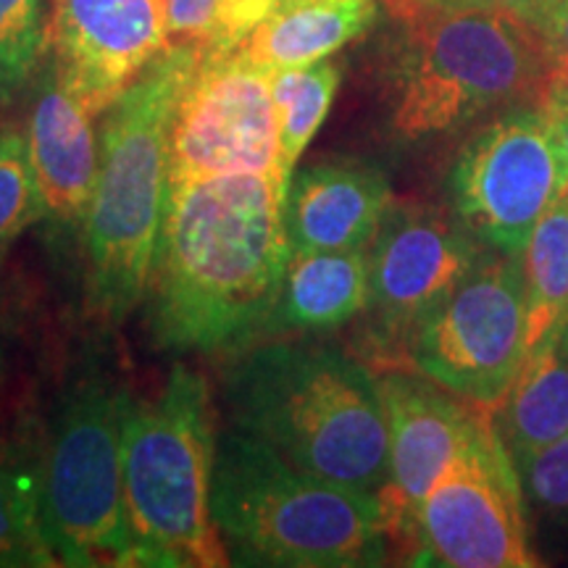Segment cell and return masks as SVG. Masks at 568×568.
<instances>
[{
    "instance_id": "1",
    "label": "cell",
    "mask_w": 568,
    "mask_h": 568,
    "mask_svg": "<svg viewBox=\"0 0 568 568\" xmlns=\"http://www.w3.org/2000/svg\"><path fill=\"white\" fill-rule=\"evenodd\" d=\"M282 201L280 180L261 174L169 187L142 297L153 347L219 353L261 337L290 258Z\"/></svg>"
},
{
    "instance_id": "2",
    "label": "cell",
    "mask_w": 568,
    "mask_h": 568,
    "mask_svg": "<svg viewBox=\"0 0 568 568\" xmlns=\"http://www.w3.org/2000/svg\"><path fill=\"white\" fill-rule=\"evenodd\" d=\"M226 408L303 471L379 495L387 479V414L379 379L345 351L280 337L234 361Z\"/></svg>"
},
{
    "instance_id": "3",
    "label": "cell",
    "mask_w": 568,
    "mask_h": 568,
    "mask_svg": "<svg viewBox=\"0 0 568 568\" xmlns=\"http://www.w3.org/2000/svg\"><path fill=\"white\" fill-rule=\"evenodd\" d=\"M395 27L389 130L416 142L497 109L537 105L548 88V42L514 13L464 0H379Z\"/></svg>"
},
{
    "instance_id": "4",
    "label": "cell",
    "mask_w": 568,
    "mask_h": 568,
    "mask_svg": "<svg viewBox=\"0 0 568 568\" xmlns=\"http://www.w3.org/2000/svg\"><path fill=\"white\" fill-rule=\"evenodd\" d=\"M203 48L172 45L105 111L101 169L84 219V308L122 326L148 290L169 195V132Z\"/></svg>"
},
{
    "instance_id": "5",
    "label": "cell",
    "mask_w": 568,
    "mask_h": 568,
    "mask_svg": "<svg viewBox=\"0 0 568 568\" xmlns=\"http://www.w3.org/2000/svg\"><path fill=\"white\" fill-rule=\"evenodd\" d=\"M211 516L237 564L353 568L389 552L379 495L314 477L237 426L216 443Z\"/></svg>"
},
{
    "instance_id": "6",
    "label": "cell",
    "mask_w": 568,
    "mask_h": 568,
    "mask_svg": "<svg viewBox=\"0 0 568 568\" xmlns=\"http://www.w3.org/2000/svg\"><path fill=\"white\" fill-rule=\"evenodd\" d=\"M216 418L209 382L176 366L159 393L130 397L124 418V508L140 566L232 564L211 516Z\"/></svg>"
},
{
    "instance_id": "7",
    "label": "cell",
    "mask_w": 568,
    "mask_h": 568,
    "mask_svg": "<svg viewBox=\"0 0 568 568\" xmlns=\"http://www.w3.org/2000/svg\"><path fill=\"white\" fill-rule=\"evenodd\" d=\"M132 393L88 361L55 403L38 460L40 527L59 566H140L124 508Z\"/></svg>"
},
{
    "instance_id": "8",
    "label": "cell",
    "mask_w": 568,
    "mask_h": 568,
    "mask_svg": "<svg viewBox=\"0 0 568 568\" xmlns=\"http://www.w3.org/2000/svg\"><path fill=\"white\" fill-rule=\"evenodd\" d=\"M521 255L487 247L458 287L410 332L403 361L477 406L497 408L529 353Z\"/></svg>"
},
{
    "instance_id": "9",
    "label": "cell",
    "mask_w": 568,
    "mask_h": 568,
    "mask_svg": "<svg viewBox=\"0 0 568 568\" xmlns=\"http://www.w3.org/2000/svg\"><path fill=\"white\" fill-rule=\"evenodd\" d=\"M497 408L485 406L477 429L418 506L403 558L443 568H535L524 521V487Z\"/></svg>"
},
{
    "instance_id": "10",
    "label": "cell",
    "mask_w": 568,
    "mask_h": 568,
    "mask_svg": "<svg viewBox=\"0 0 568 568\" xmlns=\"http://www.w3.org/2000/svg\"><path fill=\"white\" fill-rule=\"evenodd\" d=\"M274 74L243 42L209 48L184 82L169 132V187L226 174L280 180V113Z\"/></svg>"
},
{
    "instance_id": "11",
    "label": "cell",
    "mask_w": 568,
    "mask_h": 568,
    "mask_svg": "<svg viewBox=\"0 0 568 568\" xmlns=\"http://www.w3.org/2000/svg\"><path fill=\"white\" fill-rule=\"evenodd\" d=\"M568 184V163L537 105H516L460 148L447 176L456 216L493 251L521 255Z\"/></svg>"
},
{
    "instance_id": "12",
    "label": "cell",
    "mask_w": 568,
    "mask_h": 568,
    "mask_svg": "<svg viewBox=\"0 0 568 568\" xmlns=\"http://www.w3.org/2000/svg\"><path fill=\"white\" fill-rule=\"evenodd\" d=\"M481 245L456 211L424 203L389 205L368 245V314L374 339L387 358L403 355L406 339L458 282L477 266Z\"/></svg>"
},
{
    "instance_id": "13",
    "label": "cell",
    "mask_w": 568,
    "mask_h": 568,
    "mask_svg": "<svg viewBox=\"0 0 568 568\" xmlns=\"http://www.w3.org/2000/svg\"><path fill=\"white\" fill-rule=\"evenodd\" d=\"M48 48L61 88L101 116L172 48L163 0H55Z\"/></svg>"
},
{
    "instance_id": "14",
    "label": "cell",
    "mask_w": 568,
    "mask_h": 568,
    "mask_svg": "<svg viewBox=\"0 0 568 568\" xmlns=\"http://www.w3.org/2000/svg\"><path fill=\"white\" fill-rule=\"evenodd\" d=\"M379 387L387 414V479L379 500L389 545L403 556L418 506L471 439L485 406L422 374L393 372Z\"/></svg>"
},
{
    "instance_id": "15",
    "label": "cell",
    "mask_w": 568,
    "mask_h": 568,
    "mask_svg": "<svg viewBox=\"0 0 568 568\" xmlns=\"http://www.w3.org/2000/svg\"><path fill=\"white\" fill-rule=\"evenodd\" d=\"M393 205L387 176L355 161L295 169L282 201L290 251H364Z\"/></svg>"
},
{
    "instance_id": "16",
    "label": "cell",
    "mask_w": 568,
    "mask_h": 568,
    "mask_svg": "<svg viewBox=\"0 0 568 568\" xmlns=\"http://www.w3.org/2000/svg\"><path fill=\"white\" fill-rule=\"evenodd\" d=\"M24 138L45 216L82 226L101 169V140L92 113L61 88L53 71L42 84Z\"/></svg>"
},
{
    "instance_id": "17",
    "label": "cell",
    "mask_w": 568,
    "mask_h": 568,
    "mask_svg": "<svg viewBox=\"0 0 568 568\" xmlns=\"http://www.w3.org/2000/svg\"><path fill=\"white\" fill-rule=\"evenodd\" d=\"M368 247L290 251L282 287L258 339L318 335L368 308Z\"/></svg>"
},
{
    "instance_id": "18",
    "label": "cell",
    "mask_w": 568,
    "mask_h": 568,
    "mask_svg": "<svg viewBox=\"0 0 568 568\" xmlns=\"http://www.w3.org/2000/svg\"><path fill=\"white\" fill-rule=\"evenodd\" d=\"M379 0H280L243 40L261 69H303L337 53L374 24Z\"/></svg>"
},
{
    "instance_id": "19",
    "label": "cell",
    "mask_w": 568,
    "mask_h": 568,
    "mask_svg": "<svg viewBox=\"0 0 568 568\" xmlns=\"http://www.w3.org/2000/svg\"><path fill=\"white\" fill-rule=\"evenodd\" d=\"M497 408V429L514 464L568 435V316L529 347Z\"/></svg>"
},
{
    "instance_id": "20",
    "label": "cell",
    "mask_w": 568,
    "mask_h": 568,
    "mask_svg": "<svg viewBox=\"0 0 568 568\" xmlns=\"http://www.w3.org/2000/svg\"><path fill=\"white\" fill-rule=\"evenodd\" d=\"M529 347L568 316V184L542 213L521 251Z\"/></svg>"
},
{
    "instance_id": "21",
    "label": "cell",
    "mask_w": 568,
    "mask_h": 568,
    "mask_svg": "<svg viewBox=\"0 0 568 568\" xmlns=\"http://www.w3.org/2000/svg\"><path fill=\"white\" fill-rule=\"evenodd\" d=\"M272 88L280 113V169L287 190V180L297 169V161L329 116L339 88V67L324 59L303 69L276 71Z\"/></svg>"
},
{
    "instance_id": "22",
    "label": "cell",
    "mask_w": 568,
    "mask_h": 568,
    "mask_svg": "<svg viewBox=\"0 0 568 568\" xmlns=\"http://www.w3.org/2000/svg\"><path fill=\"white\" fill-rule=\"evenodd\" d=\"M53 566L40 527L38 468L30 474L0 447V566Z\"/></svg>"
},
{
    "instance_id": "23",
    "label": "cell",
    "mask_w": 568,
    "mask_h": 568,
    "mask_svg": "<svg viewBox=\"0 0 568 568\" xmlns=\"http://www.w3.org/2000/svg\"><path fill=\"white\" fill-rule=\"evenodd\" d=\"M280 0H163L169 45H240Z\"/></svg>"
},
{
    "instance_id": "24",
    "label": "cell",
    "mask_w": 568,
    "mask_h": 568,
    "mask_svg": "<svg viewBox=\"0 0 568 568\" xmlns=\"http://www.w3.org/2000/svg\"><path fill=\"white\" fill-rule=\"evenodd\" d=\"M45 45L42 0H0V101L30 80Z\"/></svg>"
},
{
    "instance_id": "25",
    "label": "cell",
    "mask_w": 568,
    "mask_h": 568,
    "mask_svg": "<svg viewBox=\"0 0 568 568\" xmlns=\"http://www.w3.org/2000/svg\"><path fill=\"white\" fill-rule=\"evenodd\" d=\"M45 216L34 184L27 138L17 130L0 132V253L27 226Z\"/></svg>"
},
{
    "instance_id": "26",
    "label": "cell",
    "mask_w": 568,
    "mask_h": 568,
    "mask_svg": "<svg viewBox=\"0 0 568 568\" xmlns=\"http://www.w3.org/2000/svg\"><path fill=\"white\" fill-rule=\"evenodd\" d=\"M521 487L539 506L566 514L568 510V435L542 447L535 456L516 464Z\"/></svg>"
},
{
    "instance_id": "27",
    "label": "cell",
    "mask_w": 568,
    "mask_h": 568,
    "mask_svg": "<svg viewBox=\"0 0 568 568\" xmlns=\"http://www.w3.org/2000/svg\"><path fill=\"white\" fill-rule=\"evenodd\" d=\"M537 109L545 113L548 119L552 134H556L560 151H564V159L568 163V80L560 77L558 71H552L548 88L539 95Z\"/></svg>"
},
{
    "instance_id": "28",
    "label": "cell",
    "mask_w": 568,
    "mask_h": 568,
    "mask_svg": "<svg viewBox=\"0 0 568 568\" xmlns=\"http://www.w3.org/2000/svg\"><path fill=\"white\" fill-rule=\"evenodd\" d=\"M464 3H474V6H485V9L514 13V17L524 19L527 24H531L539 32L560 0H464Z\"/></svg>"
},
{
    "instance_id": "29",
    "label": "cell",
    "mask_w": 568,
    "mask_h": 568,
    "mask_svg": "<svg viewBox=\"0 0 568 568\" xmlns=\"http://www.w3.org/2000/svg\"><path fill=\"white\" fill-rule=\"evenodd\" d=\"M6 374V345H3V326H0V379Z\"/></svg>"
}]
</instances>
